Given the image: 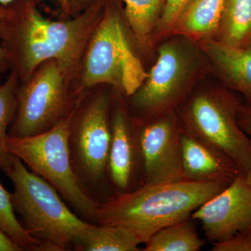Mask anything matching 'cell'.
Instances as JSON below:
<instances>
[{
	"label": "cell",
	"mask_w": 251,
	"mask_h": 251,
	"mask_svg": "<svg viewBox=\"0 0 251 251\" xmlns=\"http://www.w3.org/2000/svg\"><path fill=\"white\" fill-rule=\"evenodd\" d=\"M41 1L14 0L6 5L0 21V44L9 70L25 82L41 64L54 59L77 85L86 48L103 16L105 0L61 21L43 16L38 7Z\"/></svg>",
	"instance_id": "cell-1"
},
{
	"label": "cell",
	"mask_w": 251,
	"mask_h": 251,
	"mask_svg": "<svg viewBox=\"0 0 251 251\" xmlns=\"http://www.w3.org/2000/svg\"><path fill=\"white\" fill-rule=\"evenodd\" d=\"M230 183L181 179L143 184L127 192L115 193L97 208V224L121 226L146 244L160 229L191 219L203 203Z\"/></svg>",
	"instance_id": "cell-2"
},
{
	"label": "cell",
	"mask_w": 251,
	"mask_h": 251,
	"mask_svg": "<svg viewBox=\"0 0 251 251\" xmlns=\"http://www.w3.org/2000/svg\"><path fill=\"white\" fill-rule=\"evenodd\" d=\"M14 186L11 201L22 226L40 244L43 251L70 250L76 238L92 223L81 219L66 205L49 183L29 171L18 157L6 172Z\"/></svg>",
	"instance_id": "cell-3"
},
{
	"label": "cell",
	"mask_w": 251,
	"mask_h": 251,
	"mask_svg": "<svg viewBox=\"0 0 251 251\" xmlns=\"http://www.w3.org/2000/svg\"><path fill=\"white\" fill-rule=\"evenodd\" d=\"M148 76L130 46L120 6L116 0H105L103 16L82 58L77 93L110 85L130 97Z\"/></svg>",
	"instance_id": "cell-4"
},
{
	"label": "cell",
	"mask_w": 251,
	"mask_h": 251,
	"mask_svg": "<svg viewBox=\"0 0 251 251\" xmlns=\"http://www.w3.org/2000/svg\"><path fill=\"white\" fill-rule=\"evenodd\" d=\"M82 97L70 113L47 131L25 138L8 135L6 148L33 173L49 183L85 221L98 224L99 202L91 197L79 182L73 168L69 149L71 126Z\"/></svg>",
	"instance_id": "cell-5"
},
{
	"label": "cell",
	"mask_w": 251,
	"mask_h": 251,
	"mask_svg": "<svg viewBox=\"0 0 251 251\" xmlns=\"http://www.w3.org/2000/svg\"><path fill=\"white\" fill-rule=\"evenodd\" d=\"M82 94L77 93L57 61H46L29 80L20 83L8 135L25 138L47 131L70 113Z\"/></svg>",
	"instance_id": "cell-6"
},
{
	"label": "cell",
	"mask_w": 251,
	"mask_h": 251,
	"mask_svg": "<svg viewBox=\"0 0 251 251\" xmlns=\"http://www.w3.org/2000/svg\"><path fill=\"white\" fill-rule=\"evenodd\" d=\"M110 105L108 94L100 92L81 98L74 113L69 149L72 166L79 182L92 197L108 176L110 150Z\"/></svg>",
	"instance_id": "cell-7"
},
{
	"label": "cell",
	"mask_w": 251,
	"mask_h": 251,
	"mask_svg": "<svg viewBox=\"0 0 251 251\" xmlns=\"http://www.w3.org/2000/svg\"><path fill=\"white\" fill-rule=\"evenodd\" d=\"M241 103L226 93H202L184 108V129L230 157L245 175L251 168V139L239 126Z\"/></svg>",
	"instance_id": "cell-8"
},
{
	"label": "cell",
	"mask_w": 251,
	"mask_h": 251,
	"mask_svg": "<svg viewBox=\"0 0 251 251\" xmlns=\"http://www.w3.org/2000/svg\"><path fill=\"white\" fill-rule=\"evenodd\" d=\"M182 129L172 111L159 115L138 129L143 184L186 179L181 165L180 138Z\"/></svg>",
	"instance_id": "cell-9"
},
{
	"label": "cell",
	"mask_w": 251,
	"mask_h": 251,
	"mask_svg": "<svg viewBox=\"0 0 251 251\" xmlns=\"http://www.w3.org/2000/svg\"><path fill=\"white\" fill-rule=\"evenodd\" d=\"M201 223L213 244L229 239L251 226V187L244 174L198 207L191 216Z\"/></svg>",
	"instance_id": "cell-10"
},
{
	"label": "cell",
	"mask_w": 251,
	"mask_h": 251,
	"mask_svg": "<svg viewBox=\"0 0 251 251\" xmlns=\"http://www.w3.org/2000/svg\"><path fill=\"white\" fill-rule=\"evenodd\" d=\"M186 74V59L179 47L173 44L161 46L156 64L146 80L130 96L132 104L138 111L146 115L171 111L181 97Z\"/></svg>",
	"instance_id": "cell-11"
},
{
	"label": "cell",
	"mask_w": 251,
	"mask_h": 251,
	"mask_svg": "<svg viewBox=\"0 0 251 251\" xmlns=\"http://www.w3.org/2000/svg\"><path fill=\"white\" fill-rule=\"evenodd\" d=\"M110 129L108 176L117 193L127 192L133 189L142 164L138 130L133 129L121 105L115 107L110 117Z\"/></svg>",
	"instance_id": "cell-12"
},
{
	"label": "cell",
	"mask_w": 251,
	"mask_h": 251,
	"mask_svg": "<svg viewBox=\"0 0 251 251\" xmlns=\"http://www.w3.org/2000/svg\"><path fill=\"white\" fill-rule=\"evenodd\" d=\"M180 142L181 165L186 179L231 183L243 174L230 157L184 128Z\"/></svg>",
	"instance_id": "cell-13"
},
{
	"label": "cell",
	"mask_w": 251,
	"mask_h": 251,
	"mask_svg": "<svg viewBox=\"0 0 251 251\" xmlns=\"http://www.w3.org/2000/svg\"><path fill=\"white\" fill-rule=\"evenodd\" d=\"M205 49L227 85L242 94L251 106V45L236 48L214 41L206 43Z\"/></svg>",
	"instance_id": "cell-14"
},
{
	"label": "cell",
	"mask_w": 251,
	"mask_h": 251,
	"mask_svg": "<svg viewBox=\"0 0 251 251\" xmlns=\"http://www.w3.org/2000/svg\"><path fill=\"white\" fill-rule=\"evenodd\" d=\"M226 0H188L174 27L181 34L205 37L221 29Z\"/></svg>",
	"instance_id": "cell-15"
},
{
	"label": "cell",
	"mask_w": 251,
	"mask_h": 251,
	"mask_svg": "<svg viewBox=\"0 0 251 251\" xmlns=\"http://www.w3.org/2000/svg\"><path fill=\"white\" fill-rule=\"evenodd\" d=\"M140 244L134 234L121 226L91 224L73 248L80 251H138Z\"/></svg>",
	"instance_id": "cell-16"
},
{
	"label": "cell",
	"mask_w": 251,
	"mask_h": 251,
	"mask_svg": "<svg viewBox=\"0 0 251 251\" xmlns=\"http://www.w3.org/2000/svg\"><path fill=\"white\" fill-rule=\"evenodd\" d=\"M221 40L236 48L251 45V0H226Z\"/></svg>",
	"instance_id": "cell-17"
},
{
	"label": "cell",
	"mask_w": 251,
	"mask_h": 251,
	"mask_svg": "<svg viewBox=\"0 0 251 251\" xmlns=\"http://www.w3.org/2000/svg\"><path fill=\"white\" fill-rule=\"evenodd\" d=\"M145 244V251H198L204 242L189 219L160 229Z\"/></svg>",
	"instance_id": "cell-18"
},
{
	"label": "cell",
	"mask_w": 251,
	"mask_h": 251,
	"mask_svg": "<svg viewBox=\"0 0 251 251\" xmlns=\"http://www.w3.org/2000/svg\"><path fill=\"white\" fill-rule=\"evenodd\" d=\"M125 3L123 14L135 39L145 44L155 25L166 0H121Z\"/></svg>",
	"instance_id": "cell-19"
},
{
	"label": "cell",
	"mask_w": 251,
	"mask_h": 251,
	"mask_svg": "<svg viewBox=\"0 0 251 251\" xmlns=\"http://www.w3.org/2000/svg\"><path fill=\"white\" fill-rule=\"evenodd\" d=\"M19 78L14 72H10L4 83L0 86V169L6 173L11 166L13 155L6 148V138L10 125L17 109Z\"/></svg>",
	"instance_id": "cell-20"
},
{
	"label": "cell",
	"mask_w": 251,
	"mask_h": 251,
	"mask_svg": "<svg viewBox=\"0 0 251 251\" xmlns=\"http://www.w3.org/2000/svg\"><path fill=\"white\" fill-rule=\"evenodd\" d=\"M0 228L23 251H42L40 244L31 237L18 221L11 201V193L0 182Z\"/></svg>",
	"instance_id": "cell-21"
},
{
	"label": "cell",
	"mask_w": 251,
	"mask_h": 251,
	"mask_svg": "<svg viewBox=\"0 0 251 251\" xmlns=\"http://www.w3.org/2000/svg\"><path fill=\"white\" fill-rule=\"evenodd\" d=\"M212 251H251V226L229 239L214 243Z\"/></svg>",
	"instance_id": "cell-22"
},
{
	"label": "cell",
	"mask_w": 251,
	"mask_h": 251,
	"mask_svg": "<svg viewBox=\"0 0 251 251\" xmlns=\"http://www.w3.org/2000/svg\"><path fill=\"white\" fill-rule=\"evenodd\" d=\"M63 19L78 16L98 0H54Z\"/></svg>",
	"instance_id": "cell-23"
},
{
	"label": "cell",
	"mask_w": 251,
	"mask_h": 251,
	"mask_svg": "<svg viewBox=\"0 0 251 251\" xmlns=\"http://www.w3.org/2000/svg\"><path fill=\"white\" fill-rule=\"evenodd\" d=\"M188 0H166L162 12V26L169 29L175 26L178 16Z\"/></svg>",
	"instance_id": "cell-24"
},
{
	"label": "cell",
	"mask_w": 251,
	"mask_h": 251,
	"mask_svg": "<svg viewBox=\"0 0 251 251\" xmlns=\"http://www.w3.org/2000/svg\"><path fill=\"white\" fill-rule=\"evenodd\" d=\"M237 121L243 131L251 139V106L241 103L238 111Z\"/></svg>",
	"instance_id": "cell-25"
},
{
	"label": "cell",
	"mask_w": 251,
	"mask_h": 251,
	"mask_svg": "<svg viewBox=\"0 0 251 251\" xmlns=\"http://www.w3.org/2000/svg\"><path fill=\"white\" fill-rule=\"evenodd\" d=\"M23 251L0 228V251Z\"/></svg>",
	"instance_id": "cell-26"
},
{
	"label": "cell",
	"mask_w": 251,
	"mask_h": 251,
	"mask_svg": "<svg viewBox=\"0 0 251 251\" xmlns=\"http://www.w3.org/2000/svg\"><path fill=\"white\" fill-rule=\"evenodd\" d=\"M6 7V6H5V5L0 4V21L4 16ZM8 70H9V69L7 60H6L4 50H3L1 44H0V74H4Z\"/></svg>",
	"instance_id": "cell-27"
},
{
	"label": "cell",
	"mask_w": 251,
	"mask_h": 251,
	"mask_svg": "<svg viewBox=\"0 0 251 251\" xmlns=\"http://www.w3.org/2000/svg\"><path fill=\"white\" fill-rule=\"evenodd\" d=\"M244 176H245L246 180H247L248 184H249V186L251 187V168L244 175Z\"/></svg>",
	"instance_id": "cell-28"
},
{
	"label": "cell",
	"mask_w": 251,
	"mask_h": 251,
	"mask_svg": "<svg viewBox=\"0 0 251 251\" xmlns=\"http://www.w3.org/2000/svg\"><path fill=\"white\" fill-rule=\"evenodd\" d=\"M13 1H14V0H0V4L6 6V5L11 4Z\"/></svg>",
	"instance_id": "cell-29"
},
{
	"label": "cell",
	"mask_w": 251,
	"mask_h": 251,
	"mask_svg": "<svg viewBox=\"0 0 251 251\" xmlns=\"http://www.w3.org/2000/svg\"><path fill=\"white\" fill-rule=\"evenodd\" d=\"M1 84H2V83H1V81H0V86H1Z\"/></svg>",
	"instance_id": "cell-30"
}]
</instances>
